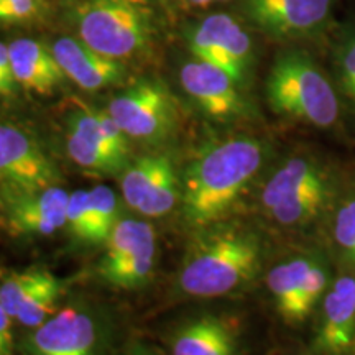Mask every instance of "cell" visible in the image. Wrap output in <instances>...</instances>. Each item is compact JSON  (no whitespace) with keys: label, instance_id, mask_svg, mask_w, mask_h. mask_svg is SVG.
Returning <instances> with one entry per match:
<instances>
[{"label":"cell","instance_id":"4dcf8cb0","mask_svg":"<svg viewBox=\"0 0 355 355\" xmlns=\"http://www.w3.org/2000/svg\"><path fill=\"white\" fill-rule=\"evenodd\" d=\"M0 355H13L12 350H8L6 345L2 344V340H0Z\"/></svg>","mask_w":355,"mask_h":355},{"label":"cell","instance_id":"cb8c5ba5","mask_svg":"<svg viewBox=\"0 0 355 355\" xmlns=\"http://www.w3.org/2000/svg\"><path fill=\"white\" fill-rule=\"evenodd\" d=\"M46 273L44 268H28L25 272L12 273L0 285V306L15 319L19 308L28 293L38 285L40 279Z\"/></svg>","mask_w":355,"mask_h":355},{"label":"cell","instance_id":"7a4b0ae2","mask_svg":"<svg viewBox=\"0 0 355 355\" xmlns=\"http://www.w3.org/2000/svg\"><path fill=\"white\" fill-rule=\"evenodd\" d=\"M261 265L259 235L237 224H212L191 242L180 286L194 298H216L250 283Z\"/></svg>","mask_w":355,"mask_h":355},{"label":"cell","instance_id":"ffe728a7","mask_svg":"<svg viewBox=\"0 0 355 355\" xmlns=\"http://www.w3.org/2000/svg\"><path fill=\"white\" fill-rule=\"evenodd\" d=\"M17 84L37 94H50L66 74L46 44L32 38H19L8 44Z\"/></svg>","mask_w":355,"mask_h":355},{"label":"cell","instance_id":"277c9868","mask_svg":"<svg viewBox=\"0 0 355 355\" xmlns=\"http://www.w3.org/2000/svg\"><path fill=\"white\" fill-rule=\"evenodd\" d=\"M266 101L275 114L329 128L339 119V99L316 61L304 51L279 55L266 78Z\"/></svg>","mask_w":355,"mask_h":355},{"label":"cell","instance_id":"6da1fadb","mask_svg":"<svg viewBox=\"0 0 355 355\" xmlns=\"http://www.w3.org/2000/svg\"><path fill=\"white\" fill-rule=\"evenodd\" d=\"M266 148L254 137H230L201 150L184 173L183 212L196 227L232 209L263 166Z\"/></svg>","mask_w":355,"mask_h":355},{"label":"cell","instance_id":"f1b7e54d","mask_svg":"<svg viewBox=\"0 0 355 355\" xmlns=\"http://www.w3.org/2000/svg\"><path fill=\"white\" fill-rule=\"evenodd\" d=\"M127 355H153L150 350H146L145 347H141V345H135V347H132L128 350Z\"/></svg>","mask_w":355,"mask_h":355},{"label":"cell","instance_id":"9c48e42d","mask_svg":"<svg viewBox=\"0 0 355 355\" xmlns=\"http://www.w3.org/2000/svg\"><path fill=\"white\" fill-rule=\"evenodd\" d=\"M188 46L196 60L224 69L239 86L247 81L252 66V40L242 25L225 13L206 17L191 30Z\"/></svg>","mask_w":355,"mask_h":355},{"label":"cell","instance_id":"d4e9b609","mask_svg":"<svg viewBox=\"0 0 355 355\" xmlns=\"http://www.w3.org/2000/svg\"><path fill=\"white\" fill-rule=\"evenodd\" d=\"M73 239L92 245V219L89 191L78 189L69 194L68 209H66V225Z\"/></svg>","mask_w":355,"mask_h":355},{"label":"cell","instance_id":"4316f807","mask_svg":"<svg viewBox=\"0 0 355 355\" xmlns=\"http://www.w3.org/2000/svg\"><path fill=\"white\" fill-rule=\"evenodd\" d=\"M42 12L43 0H0V24H26Z\"/></svg>","mask_w":355,"mask_h":355},{"label":"cell","instance_id":"3957f363","mask_svg":"<svg viewBox=\"0 0 355 355\" xmlns=\"http://www.w3.org/2000/svg\"><path fill=\"white\" fill-rule=\"evenodd\" d=\"M336 196L331 168L313 155H295L265 181L260 202L278 225L304 227L326 214Z\"/></svg>","mask_w":355,"mask_h":355},{"label":"cell","instance_id":"1f68e13d","mask_svg":"<svg viewBox=\"0 0 355 355\" xmlns=\"http://www.w3.org/2000/svg\"><path fill=\"white\" fill-rule=\"evenodd\" d=\"M216 2H227V0H216Z\"/></svg>","mask_w":355,"mask_h":355},{"label":"cell","instance_id":"9a60e30c","mask_svg":"<svg viewBox=\"0 0 355 355\" xmlns=\"http://www.w3.org/2000/svg\"><path fill=\"white\" fill-rule=\"evenodd\" d=\"M180 78L186 94L209 117L227 121L245 112L241 86L224 69L194 58L183 66Z\"/></svg>","mask_w":355,"mask_h":355},{"label":"cell","instance_id":"30bf717a","mask_svg":"<svg viewBox=\"0 0 355 355\" xmlns=\"http://www.w3.org/2000/svg\"><path fill=\"white\" fill-rule=\"evenodd\" d=\"M58 181L60 171L32 135L0 123V191H38Z\"/></svg>","mask_w":355,"mask_h":355},{"label":"cell","instance_id":"484cf974","mask_svg":"<svg viewBox=\"0 0 355 355\" xmlns=\"http://www.w3.org/2000/svg\"><path fill=\"white\" fill-rule=\"evenodd\" d=\"M336 69L340 89L355 109V35L345 40L337 50Z\"/></svg>","mask_w":355,"mask_h":355},{"label":"cell","instance_id":"5b68a950","mask_svg":"<svg viewBox=\"0 0 355 355\" xmlns=\"http://www.w3.org/2000/svg\"><path fill=\"white\" fill-rule=\"evenodd\" d=\"M76 24L89 48L114 60L140 53L152 40V12L144 0H84Z\"/></svg>","mask_w":355,"mask_h":355},{"label":"cell","instance_id":"5bb4252c","mask_svg":"<svg viewBox=\"0 0 355 355\" xmlns=\"http://www.w3.org/2000/svg\"><path fill=\"white\" fill-rule=\"evenodd\" d=\"M314 347L326 355H343L355 345V277L332 278L319 303Z\"/></svg>","mask_w":355,"mask_h":355},{"label":"cell","instance_id":"4fadbf2b","mask_svg":"<svg viewBox=\"0 0 355 355\" xmlns=\"http://www.w3.org/2000/svg\"><path fill=\"white\" fill-rule=\"evenodd\" d=\"M332 0H245V13L270 37H306L329 20Z\"/></svg>","mask_w":355,"mask_h":355},{"label":"cell","instance_id":"d6986e66","mask_svg":"<svg viewBox=\"0 0 355 355\" xmlns=\"http://www.w3.org/2000/svg\"><path fill=\"white\" fill-rule=\"evenodd\" d=\"M171 355H239V334L225 318L202 314L175 332Z\"/></svg>","mask_w":355,"mask_h":355},{"label":"cell","instance_id":"7402d4cb","mask_svg":"<svg viewBox=\"0 0 355 355\" xmlns=\"http://www.w3.org/2000/svg\"><path fill=\"white\" fill-rule=\"evenodd\" d=\"M61 291H63V285L60 278L46 270L38 285L24 300L15 319L25 327H32V329L38 327L50 318Z\"/></svg>","mask_w":355,"mask_h":355},{"label":"cell","instance_id":"2e32d148","mask_svg":"<svg viewBox=\"0 0 355 355\" xmlns=\"http://www.w3.org/2000/svg\"><path fill=\"white\" fill-rule=\"evenodd\" d=\"M97 329L79 309H63L35 327L25 344L26 355H96Z\"/></svg>","mask_w":355,"mask_h":355},{"label":"cell","instance_id":"8992f818","mask_svg":"<svg viewBox=\"0 0 355 355\" xmlns=\"http://www.w3.org/2000/svg\"><path fill=\"white\" fill-rule=\"evenodd\" d=\"M332 278L326 257L311 252L275 265L266 275V286L283 321L301 324L321 303Z\"/></svg>","mask_w":355,"mask_h":355},{"label":"cell","instance_id":"83f0119b","mask_svg":"<svg viewBox=\"0 0 355 355\" xmlns=\"http://www.w3.org/2000/svg\"><path fill=\"white\" fill-rule=\"evenodd\" d=\"M15 84L8 46L0 42V97L12 96L15 91Z\"/></svg>","mask_w":355,"mask_h":355},{"label":"cell","instance_id":"f546056e","mask_svg":"<svg viewBox=\"0 0 355 355\" xmlns=\"http://www.w3.org/2000/svg\"><path fill=\"white\" fill-rule=\"evenodd\" d=\"M193 7H207L211 6L212 2H216V0H188Z\"/></svg>","mask_w":355,"mask_h":355},{"label":"cell","instance_id":"52a82bcc","mask_svg":"<svg viewBox=\"0 0 355 355\" xmlns=\"http://www.w3.org/2000/svg\"><path fill=\"white\" fill-rule=\"evenodd\" d=\"M157 260V234L152 224L137 219L117 220L105 241L99 277L109 285L130 290L148 282Z\"/></svg>","mask_w":355,"mask_h":355},{"label":"cell","instance_id":"7c38bea8","mask_svg":"<svg viewBox=\"0 0 355 355\" xmlns=\"http://www.w3.org/2000/svg\"><path fill=\"white\" fill-rule=\"evenodd\" d=\"M69 193L60 186L0 191V224L17 235H51L66 225Z\"/></svg>","mask_w":355,"mask_h":355},{"label":"cell","instance_id":"603a6c76","mask_svg":"<svg viewBox=\"0 0 355 355\" xmlns=\"http://www.w3.org/2000/svg\"><path fill=\"white\" fill-rule=\"evenodd\" d=\"M92 219V245L105 243L117 224V198L105 184H97L89 191Z\"/></svg>","mask_w":355,"mask_h":355},{"label":"cell","instance_id":"ba28073f","mask_svg":"<svg viewBox=\"0 0 355 355\" xmlns=\"http://www.w3.org/2000/svg\"><path fill=\"white\" fill-rule=\"evenodd\" d=\"M107 112L130 139L158 141L176 123V105L170 91L157 81H139L109 102Z\"/></svg>","mask_w":355,"mask_h":355},{"label":"cell","instance_id":"ac0fdd59","mask_svg":"<svg viewBox=\"0 0 355 355\" xmlns=\"http://www.w3.org/2000/svg\"><path fill=\"white\" fill-rule=\"evenodd\" d=\"M51 50L63 73L84 91L109 87L123 76L121 61L94 51L83 40L63 37Z\"/></svg>","mask_w":355,"mask_h":355},{"label":"cell","instance_id":"e0dca14e","mask_svg":"<svg viewBox=\"0 0 355 355\" xmlns=\"http://www.w3.org/2000/svg\"><path fill=\"white\" fill-rule=\"evenodd\" d=\"M68 155L78 166L87 171L115 175L125 170L127 157L119 153L105 139L99 110L81 107L68 122Z\"/></svg>","mask_w":355,"mask_h":355},{"label":"cell","instance_id":"8fae6325","mask_svg":"<svg viewBox=\"0 0 355 355\" xmlns=\"http://www.w3.org/2000/svg\"><path fill=\"white\" fill-rule=\"evenodd\" d=\"M123 201L133 211L148 217H162L175 209L180 188L175 166L166 155H146L122 171Z\"/></svg>","mask_w":355,"mask_h":355},{"label":"cell","instance_id":"44dd1931","mask_svg":"<svg viewBox=\"0 0 355 355\" xmlns=\"http://www.w3.org/2000/svg\"><path fill=\"white\" fill-rule=\"evenodd\" d=\"M329 214L332 248L345 265L355 268V189L336 196Z\"/></svg>","mask_w":355,"mask_h":355}]
</instances>
